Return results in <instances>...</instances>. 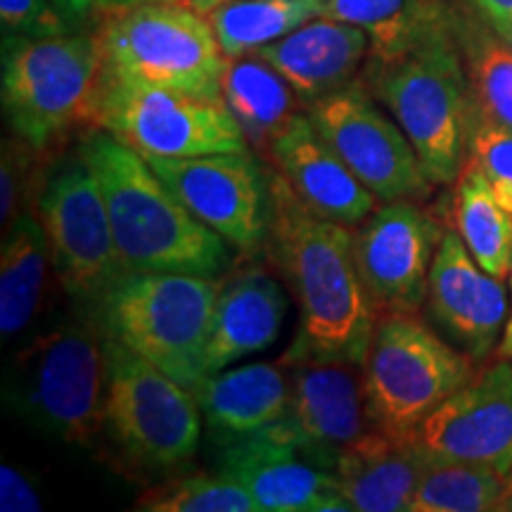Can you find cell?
Segmentation results:
<instances>
[{"instance_id":"6da1fadb","label":"cell","mask_w":512,"mask_h":512,"mask_svg":"<svg viewBox=\"0 0 512 512\" xmlns=\"http://www.w3.org/2000/svg\"><path fill=\"white\" fill-rule=\"evenodd\" d=\"M271 178L268 256L294 294L297 335L280 358L292 363H356L373 339L377 313L356 264L349 226L313 214L278 171Z\"/></svg>"},{"instance_id":"7a4b0ae2","label":"cell","mask_w":512,"mask_h":512,"mask_svg":"<svg viewBox=\"0 0 512 512\" xmlns=\"http://www.w3.org/2000/svg\"><path fill=\"white\" fill-rule=\"evenodd\" d=\"M76 152L105 197L124 271L204 278L226 271L228 242L178 200L140 152L98 126L81 133Z\"/></svg>"},{"instance_id":"3957f363","label":"cell","mask_w":512,"mask_h":512,"mask_svg":"<svg viewBox=\"0 0 512 512\" xmlns=\"http://www.w3.org/2000/svg\"><path fill=\"white\" fill-rule=\"evenodd\" d=\"M361 81L411 140L427 181L456 183L477 121L456 27L396 60L366 62Z\"/></svg>"},{"instance_id":"277c9868","label":"cell","mask_w":512,"mask_h":512,"mask_svg":"<svg viewBox=\"0 0 512 512\" xmlns=\"http://www.w3.org/2000/svg\"><path fill=\"white\" fill-rule=\"evenodd\" d=\"M107 368V335L88 311L17 351L5 373V403L38 432L91 446L105 432Z\"/></svg>"},{"instance_id":"5b68a950","label":"cell","mask_w":512,"mask_h":512,"mask_svg":"<svg viewBox=\"0 0 512 512\" xmlns=\"http://www.w3.org/2000/svg\"><path fill=\"white\" fill-rule=\"evenodd\" d=\"M221 283L190 273L124 271L93 311L105 335L183 387L202 382Z\"/></svg>"},{"instance_id":"8992f818","label":"cell","mask_w":512,"mask_h":512,"mask_svg":"<svg viewBox=\"0 0 512 512\" xmlns=\"http://www.w3.org/2000/svg\"><path fill=\"white\" fill-rule=\"evenodd\" d=\"M105 74L133 86L223 102L228 57L209 17L178 3H140L102 12Z\"/></svg>"},{"instance_id":"52a82bcc","label":"cell","mask_w":512,"mask_h":512,"mask_svg":"<svg viewBox=\"0 0 512 512\" xmlns=\"http://www.w3.org/2000/svg\"><path fill=\"white\" fill-rule=\"evenodd\" d=\"M105 55L98 31L5 36L3 112L17 138L50 155L76 126H91Z\"/></svg>"},{"instance_id":"ba28073f","label":"cell","mask_w":512,"mask_h":512,"mask_svg":"<svg viewBox=\"0 0 512 512\" xmlns=\"http://www.w3.org/2000/svg\"><path fill=\"white\" fill-rule=\"evenodd\" d=\"M475 363L418 313H380L361 363L370 422L415 437L422 420L475 375Z\"/></svg>"},{"instance_id":"9c48e42d","label":"cell","mask_w":512,"mask_h":512,"mask_svg":"<svg viewBox=\"0 0 512 512\" xmlns=\"http://www.w3.org/2000/svg\"><path fill=\"white\" fill-rule=\"evenodd\" d=\"M105 432L138 467L174 470L195 456L200 444V403L143 356L107 337Z\"/></svg>"},{"instance_id":"30bf717a","label":"cell","mask_w":512,"mask_h":512,"mask_svg":"<svg viewBox=\"0 0 512 512\" xmlns=\"http://www.w3.org/2000/svg\"><path fill=\"white\" fill-rule=\"evenodd\" d=\"M91 126L143 157H200L252 150L226 102L133 86L102 72Z\"/></svg>"},{"instance_id":"8fae6325","label":"cell","mask_w":512,"mask_h":512,"mask_svg":"<svg viewBox=\"0 0 512 512\" xmlns=\"http://www.w3.org/2000/svg\"><path fill=\"white\" fill-rule=\"evenodd\" d=\"M34 209L62 290L76 304L93 309L124 268L114 245L105 197L79 152L48 171Z\"/></svg>"},{"instance_id":"7c38bea8","label":"cell","mask_w":512,"mask_h":512,"mask_svg":"<svg viewBox=\"0 0 512 512\" xmlns=\"http://www.w3.org/2000/svg\"><path fill=\"white\" fill-rule=\"evenodd\" d=\"M306 114L339 159L377 200H420L430 192L411 140L377 105L363 81L306 105Z\"/></svg>"},{"instance_id":"4fadbf2b","label":"cell","mask_w":512,"mask_h":512,"mask_svg":"<svg viewBox=\"0 0 512 512\" xmlns=\"http://www.w3.org/2000/svg\"><path fill=\"white\" fill-rule=\"evenodd\" d=\"M145 159L178 200L228 245L247 254L266 245L271 178L254 150Z\"/></svg>"},{"instance_id":"5bb4252c","label":"cell","mask_w":512,"mask_h":512,"mask_svg":"<svg viewBox=\"0 0 512 512\" xmlns=\"http://www.w3.org/2000/svg\"><path fill=\"white\" fill-rule=\"evenodd\" d=\"M219 448V472L245 486L261 512L351 510L335 460L294 441L280 418Z\"/></svg>"},{"instance_id":"9a60e30c","label":"cell","mask_w":512,"mask_h":512,"mask_svg":"<svg viewBox=\"0 0 512 512\" xmlns=\"http://www.w3.org/2000/svg\"><path fill=\"white\" fill-rule=\"evenodd\" d=\"M446 230L413 200L375 209L354 233L356 264L377 313H418Z\"/></svg>"},{"instance_id":"2e32d148","label":"cell","mask_w":512,"mask_h":512,"mask_svg":"<svg viewBox=\"0 0 512 512\" xmlns=\"http://www.w3.org/2000/svg\"><path fill=\"white\" fill-rule=\"evenodd\" d=\"M432 458L484 465L508 477L512 472V358L498 354L475 370L415 430Z\"/></svg>"},{"instance_id":"e0dca14e","label":"cell","mask_w":512,"mask_h":512,"mask_svg":"<svg viewBox=\"0 0 512 512\" xmlns=\"http://www.w3.org/2000/svg\"><path fill=\"white\" fill-rule=\"evenodd\" d=\"M508 287L467 252L458 230H446L430 271L427 313L453 347L482 363L501 344L510 316Z\"/></svg>"},{"instance_id":"ac0fdd59","label":"cell","mask_w":512,"mask_h":512,"mask_svg":"<svg viewBox=\"0 0 512 512\" xmlns=\"http://www.w3.org/2000/svg\"><path fill=\"white\" fill-rule=\"evenodd\" d=\"M266 162L323 219L351 228L361 226L375 211L377 197L325 143L306 112H297L287 121L275 136Z\"/></svg>"},{"instance_id":"d6986e66","label":"cell","mask_w":512,"mask_h":512,"mask_svg":"<svg viewBox=\"0 0 512 512\" xmlns=\"http://www.w3.org/2000/svg\"><path fill=\"white\" fill-rule=\"evenodd\" d=\"M285 368L290 384L285 420L306 446L337 463L339 451L373 427L363 394L361 366L309 361Z\"/></svg>"},{"instance_id":"ffe728a7","label":"cell","mask_w":512,"mask_h":512,"mask_svg":"<svg viewBox=\"0 0 512 512\" xmlns=\"http://www.w3.org/2000/svg\"><path fill=\"white\" fill-rule=\"evenodd\" d=\"M304 105L351 86L370 57L366 31L320 15L271 46L256 50Z\"/></svg>"},{"instance_id":"44dd1931","label":"cell","mask_w":512,"mask_h":512,"mask_svg":"<svg viewBox=\"0 0 512 512\" xmlns=\"http://www.w3.org/2000/svg\"><path fill=\"white\" fill-rule=\"evenodd\" d=\"M430 456L415 437H401L380 427L344 446L337 456V484L351 510H411L422 472Z\"/></svg>"},{"instance_id":"7402d4cb","label":"cell","mask_w":512,"mask_h":512,"mask_svg":"<svg viewBox=\"0 0 512 512\" xmlns=\"http://www.w3.org/2000/svg\"><path fill=\"white\" fill-rule=\"evenodd\" d=\"M287 316V297L264 268H249L221 283L214 323L204 354V373L214 375L230 363L271 347Z\"/></svg>"},{"instance_id":"603a6c76","label":"cell","mask_w":512,"mask_h":512,"mask_svg":"<svg viewBox=\"0 0 512 512\" xmlns=\"http://www.w3.org/2000/svg\"><path fill=\"white\" fill-rule=\"evenodd\" d=\"M192 392L211 439L223 446L278 420L287 408L290 384L280 363H249L202 377Z\"/></svg>"},{"instance_id":"cb8c5ba5","label":"cell","mask_w":512,"mask_h":512,"mask_svg":"<svg viewBox=\"0 0 512 512\" xmlns=\"http://www.w3.org/2000/svg\"><path fill=\"white\" fill-rule=\"evenodd\" d=\"M323 15L366 31L368 62L396 60L458 22L451 0H325Z\"/></svg>"},{"instance_id":"d4e9b609","label":"cell","mask_w":512,"mask_h":512,"mask_svg":"<svg viewBox=\"0 0 512 512\" xmlns=\"http://www.w3.org/2000/svg\"><path fill=\"white\" fill-rule=\"evenodd\" d=\"M53 256L38 221L27 209L5 228L0 252V337L10 342L34 325L46 299Z\"/></svg>"},{"instance_id":"484cf974","label":"cell","mask_w":512,"mask_h":512,"mask_svg":"<svg viewBox=\"0 0 512 512\" xmlns=\"http://www.w3.org/2000/svg\"><path fill=\"white\" fill-rule=\"evenodd\" d=\"M297 98L290 83L256 53L228 60L223 102L261 162H266L275 136L297 114Z\"/></svg>"},{"instance_id":"4316f807","label":"cell","mask_w":512,"mask_h":512,"mask_svg":"<svg viewBox=\"0 0 512 512\" xmlns=\"http://www.w3.org/2000/svg\"><path fill=\"white\" fill-rule=\"evenodd\" d=\"M453 221L472 259L494 278H510L512 214L496 200L489 181L470 159L456 181Z\"/></svg>"},{"instance_id":"83f0119b","label":"cell","mask_w":512,"mask_h":512,"mask_svg":"<svg viewBox=\"0 0 512 512\" xmlns=\"http://www.w3.org/2000/svg\"><path fill=\"white\" fill-rule=\"evenodd\" d=\"M325 0H228L207 12L228 60L254 55L323 15Z\"/></svg>"},{"instance_id":"f1b7e54d","label":"cell","mask_w":512,"mask_h":512,"mask_svg":"<svg viewBox=\"0 0 512 512\" xmlns=\"http://www.w3.org/2000/svg\"><path fill=\"white\" fill-rule=\"evenodd\" d=\"M456 34L479 117L512 131V46L482 17L460 12Z\"/></svg>"},{"instance_id":"f546056e","label":"cell","mask_w":512,"mask_h":512,"mask_svg":"<svg viewBox=\"0 0 512 512\" xmlns=\"http://www.w3.org/2000/svg\"><path fill=\"white\" fill-rule=\"evenodd\" d=\"M505 479L508 477L491 467L430 456L415 489L411 512L496 510L505 491Z\"/></svg>"},{"instance_id":"4dcf8cb0","label":"cell","mask_w":512,"mask_h":512,"mask_svg":"<svg viewBox=\"0 0 512 512\" xmlns=\"http://www.w3.org/2000/svg\"><path fill=\"white\" fill-rule=\"evenodd\" d=\"M136 508L147 512H254L259 505L245 486L223 472H192L147 489Z\"/></svg>"},{"instance_id":"1f68e13d","label":"cell","mask_w":512,"mask_h":512,"mask_svg":"<svg viewBox=\"0 0 512 512\" xmlns=\"http://www.w3.org/2000/svg\"><path fill=\"white\" fill-rule=\"evenodd\" d=\"M46 152H38L22 138H5L0 155V223L8 228L22 211L36 207V197L43 183V159Z\"/></svg>"},{"instance_id":"d6a6232c","label":"cell","mask_w":512,"mask_h":512,"mask_svg":"<svg viewBox=\"0 0 512 512\" xmlns=\"http://www.w3.org/2000/svg\"><path fill=\"white\" fill-rule=\"evenodd\" d=\"M470 159L489 181L496 200L512 214V131L479 117L470 138Z\"/></svg>"},{"instance_id":"836d02e7","label":"cell","mask_w":512,"mask_h":512,"mask_svg":"<svg viewBox=\"0 0 512 512\" xmlns=\"http://www.w3.org/2000/svg\"><path fill=\"white\" fill-rule=\"evenodd\" d=\"M5 36L50 38L76 31V22L55 0H0Z\"/></svg>"},{"instance_id":"e575fe53","label":"cell","mask_w":512,"mask_h":512,"mask_svg":"<svg viewBox=\"0 0 512 512\" xmlns=\"http://www.w3.org/2000/svg\"><path fill=\"white\" fill-rule=\"evenodd\" d=\"M43 508L36 484L19 467L0 465V510L3 512H38Z\"/></svg>"},{"instance_id":"d590c367","label":"cell","mask_w":512,"mask_h":512,"mask_svg":"<svg viewBox=\"0 0 512 512\" xmlns=\"http://www.w3.org/2000/svg\"><path fill=\"white\" fill-rule=\"evenodd\" d=\"M477 15L496 31L503 41L512 36V0H472Z\"/></svg>"},{"instance_id":"8d00e7d4","label":"cell","mask_w":512,"mask_h":512,"mask_svg":"<svg viewBox=\"0 0 512 512\" xmlns=\"http://www.w3.org/2000/svg\"><path fill=\"white\" fill-rule=\"evenodd\" d=\"M55 3L60 5V8L67 12L76 24H79L88 12L95 10V0H55Z\"/></svg>"},{"instance_id":"74e56055","label":"cell","mask_w":512,"mask_h":512,"mask_svg":"<svg viewBox=\"0 0 512 512\" xmlns=\"http://www.w3.org/2000/svg\"><path fill=\"white\" fill-rule=\"evenodd\" d=\"M140 3H178V0H95V10L107 12V10L131 8V5H140Z\"/></svg>"},{"instance_id":"f35d334b","label":"cell","mask_w":512,"mask_h":512,"mask_svg":"<svg viewBox=\"0 0 512 512\" xmlns=\"http://www.w3.org/2000/svg\"><path fill=\"white\" fill-rule=\"evenodd\" d=\"M498 354L512 358V316H508V323H505L501 344H498Z\"/></svg>"},{"instance_id":"ab89813d","label":"cell","mask_w":512,"mask_h":512,"mask_svg":"<svg viewBox=\"0 0 512 512\" xmlns=\"http://www.w3.org/2000/svg\"><path fill=\"white\" fill-rule=\"evenodd\" d=\"M185 3H188L190 8L200 10L202 15H207V12H211L214 8H219V5L228 3V0H185Z\"/></svg>"},{"instance_id":"60d3db41","label":"cell","mask_w":512,"mask_h":512,"mask_svg":"<svg viewBox=\"0 0 512 512\" xmlns=\"http://www.w3.org/2000/svg\"><path fill=\"white\" fill-rule=\"evenodd\" d=\"M496 510H505V512H512V472L505 479V491L501 496V503H498Z\"/></svg>"},{"instance_id":"b9f144b4","label":"cell","mask_w":512,"mask_h":512,"mask_svg":"<svg viewBox=\"0 0 512 512\" xmlns=\"http://www.w3.org/2000/svg\"><path fill=\"white\" fill-rule=\"evenodd\" d=\"M508 43H510V46H512V36H510V38H508Z\"/></svg>"}]
</instances>
